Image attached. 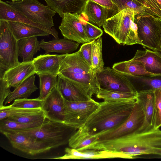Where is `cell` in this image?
<instances>
[{"label":"cell","mask_w":161,"mask_h":161,"mask_svg":"<svg viewBox=\"0 0 161 161\" xmlns=\"http://www.w3.org/2000/svg\"><path fill=\"white\" fill-rule=\"evenodd\" d=\"M155 99L154 90H146L138 92L136 100L142 107L145 117L144 122L138 132L147 130L153 128Z\"/></svg>","instance_id":"19"},{"label":"cell","mask_w":161,"mask_h":161,"mask_svg":"<svg viewBox=\"0 0 161 161\" xmlns=\"http://www.w3.org/2000/svg\"><path fill=\"white\" fill-rule=\"evenodd\" d=\"M18 56L22 59V62L32 61L34 55L40 50V42L36 36L18 40Z\"/></svg>","instance_id":"28"},{"label":"cell","mask_w":161,"mask_h":161,"mask_svg":"<svg viewBox=\"0 0 161 161\" xmlns=\"http://www.w3.org/2000/svg\"><path fill=\"white\" fill-rule=\"evenodd\" d=\"M56 86L64 99L67 100L80 102L91 99L74 84L58 75Z\"/></svg>","instance_id":"25"},{"label":"cell","mask_w":161,"mask_h":161,"mask_svg":"<svg viewBox=\"0 0 161 161\" xmlns=\"http://www.w3.org/2000/svg\"><path fill=\"white\" fill-rule=\"evenodd\" d=\"M97 140L96 135H91L79 128L71 136L68 144L71 148L81 151Z\"/></svg>","instance_id":"30"},{"label":"cell","mask_w":161,"mask_h":161,"mask_svg":"<svg viewBox=\"0 0 161 161\" xmlns=\"http://www.w3.org/2000/svg\"><path fill=\"white\" fill-rule=\"evenodd\" d=\"M81 14L66 13L64 14L59 29L64 38L79 44L91 42L83 26Z\"/></svg>","instance_id":"11"},{"label":"cell","mask_w":161,"mask_h":161,"mask_svg":"<svg viewBox=\"0 0 161 161\" xmlns=\"http://www.w3.org/2000/svg\"><path fill=\"white\" fill-rule=\"evenodd\" d=\"M80 14L81 22L90 42L95 41L101 37L103 33L102 30L89 22L82 14Z\"/></svg>","instance_id":"38"},{"label":"cell","mask_w":161,"mask_h":161,"mask_svg":"<svg viewBox=\"0 0 161 161\" xmlns=\"http://www.w3.org/2000/svg\"><path fill=\"white\" fill-rule=\"evenodd\" d=\"M132 58L143 62L148 72L154 75H161V54L158 52L138 50Z\"/></svg>","instance_id":"20"},{"label":"cell","mask_w":161,"mask_h":161,"mask_svg":"<svg viewBox=\"0 0 161 161\" xmlns=\"http://www.w3.org/2000/svg\"><path fill=\"white\" fill-rule=\"evenodd\" d=\"M47 119L34 123L26 124L9 120L7 118L0 120V131L16 132L37 127L41 125Z\"/></svg>","instance_id":"31"},{"label":"cell","mask_w":161,"mask_h":161,"mask_svg":"<svg viewBox=\"0 0 161 161\" xmlns=\"http://www.w3.org/2000/svg\"><path fill=\"white\" fill-rule=\"evenodd\" d=\"M18 41L8 22L0 20V69L5 71L18 64Z\"/></svg>","instance_id":"8"},{"label":"cell","mask_w":161,"mask_h":161,"mask_svg":"<svg viewBox=\"0 0 161 161\" xmlns=\"http://www.w3.org/2000/svg\"><path fill=\"white\" fill-rule=\"evenodd\" d=\"M86 1V0H85ZM111 10L114 15V5L112 0H91Z\"/></svg>","instance_id":"44"},{"label":"cell","mask_w":161,"mask_h":161,"mask_svg":"<svg viewBox=\"0 0 161 161\" xmlns=\"http://www.w3.org/2000/svg\"><path fill=\"white\" fill-rule=\"evenodd\" d=\"M145 10V12L161 18V0H134Z\"/></svg>","instance_id":"37"},{"label":"cell","mask_w":161,"mask_h":161,"mask_svg":"<svg viewBox=\"0 0 161 161\" xmlns=\"http://www.w3.org/2000/svg\"><path fill=\"white\" fill-rule=\"evenodd\" d=\"M77 130L64 122L47 119L39 126L16 132L31 136L51 149L68 143Z\"/></svg>","instance_id":"5"},{"label":"cell","mask_w":161,"mask_h":161,"mask_svg":"<svg viewBox=\"0 0 161 161\" xmlns=\"http://www.w3.org/2000/svg\"><path fill=\"white\" fill-rule=\"evenodd\" d=\"M157 20L158 21L159 27H160V35L161 39H160V41L158 50V51H157V52H161V18H158L157 17Z\"/></svg>","instance_id":"46"},{"label":"cell","mask_w":161,"mask_h":161,"mask_svg":"<svg viewBox=\"0 0 161 161\" xmlns=\"http://www.w3.org/2000/svg\"><path fill=\"white\" fill-rule=\"evenodd\" d=\"M66 54L58 55L46 53L37 56L32 60L36 74H48L58 76L61 64Z\"/></svg>","instance_id":"16"},{"label":"cell","mask_w":161,"mask_h":161,"mask_svg":"<svg viewBox=\"0 0 161 161\" xmlns=\"http://www.w3.org/2000/svg\"><path fill=\"white\" fill-rule=\"evenodd\" d=\"M134 20L137 27L138 37L143 47L158 51L161 37L157 17L144 12L135 15Z\"/></svg>","instance_id":"7"},{"label":"cell","mask_w":161,"mask_h":161,"mask_svg":"<svg viewBox=\"0 0 161 161\" xmlns=\"http://www.w3.org/2000/svg\"><path fill=\"white\" fill-rule=\"evenodd\" d=\"M43 110L40 112L19 116H12L6 118L7 119L16 122L29 124L41 120L46 118Z\"/></svg>","instance_id":"41"},{"label":"cell","mask_w":161,"mask_h":161,"mask_svg":"<svg viewBox=\"0 0 161 161\" xmlns=\"http://www.w3.org/2000/svg\"><path fill=\"white\" fill-rule=\"evenodd\" d=\"M6 2L31 21L47 28L54 26L53 17L56 12L38 0Z\"/></svg>","instance_id":"6"},{"label":"cell","mask_w":161,"mask_h":161,"mask_svg":"<svg viewBox=\"0 0 161 161\" xmlns=\"http://www.w3.org/2000/svg\"><path fill=\"white\" fill-rule=\"evenodd\" d=\"M153 154L161 156V148H155L150 149L149 151V154Z\"/></svg>","instance_id":"45"},{"label":"cell","mask_w":161,"mask_h":161,"mask_svg":"<svg viewBox=\"0 0 161 161\" xmlns=\"http://www.w3.org/2000/svg\"><path fill=\"white\" fill-rule=\"evenodd\" d=\"M79 45V43L64 38L55 39L48 42L43 39L40 42L41 48L47 53L51 52L62 54L70 53L76 50Z\"/></svg>","instance_id":"21"},{"label":"cell","mask_w":161,"mask_h":161,"mask_svg":"<svg viewBox=\"0 0 161 161\" xmlns=\"http://www.w3.org/2000/svg\"><path fill=\"white\" fill-rule=\"evenodd\" d=\"M99 104V103L92 98L79 102L77 110L72 119L67 125L77 129H78L98 108Z\"/></svg>","instance_id":"22"},{"label":"cell","mask_w":161,"mask_h":161,"mask_svg":"<svg viewBox=\"0 0 161 161\" xmlns=\"http://www.w3.org/2000/svg\"><path fill=\"white\" fill-rule=\"evenodd\" d=\"M137 94L100 89L96 97L104 101H125L136 100Z\"/></svg>","instance_id":"32"},{"label":"cell","mask_w":161,"mask_h":161,"mask_svg":"<svg viewBox=\"0 0 161 161\" xmlns=\"http://www.w3.org/2000/svg\"><path fill=\"white\" fill-rule=\"evenodd\" d=\"M10 88L0 75V108L3 106L5 99L11 92Z\"/></svg>","instance_id":"43"},{"label":"cell","mask_w":161,"mask_h":161,"mask_svg":"<svg viewBox=\"0 0 161 161\" xmlns=\"http://www.w3.org/2000/svg\"><path fill=\"white\" fill-rule=\"evenodd\" d=\"M23 0H15L14 2H18L22 1Z\"/></svg>","instance_id":"47"},{"label":"cell","mask_w":161,"mask_h":161,"mask_svg":"<svg viewBox=\"0 0 161 161\" xmlns=\"http://www.w3.org/2000/svg\"><path fill=\"white\" fill-rule=\"evenodd\" d=\"M145 119L143 109L136 100L127 119L114 129L95 135L97 141L112 139L138 132L142 126Z\"/></svg>","instance_id":"9"},{"label":"cell","mask_w":161,"mask_h":161,"mask_svg":"<svg viewBox=\"0 0 161 161\" xmlns=\"http://www.w3.org/2000/svg\"><path fill=\"white\" fill-rule=\"evenodd\" d=\"M2 133L9 140L14 148L27 154L34 155L51 150L28 135L13 132H4Z\"/></svg>","instance_id":"12"},{"label":"cell","mask_w":161,"mask_h":161,"mask_svg":"<svg viewBox=\"0 0 161 161\" xmlns=\"http://www.w3.org/2000/svg\"><path fill=\"white\" fill-rule=\"evenodd\" d=\"M0 20L15 21L29 24L46 31L55 39L58 38V32L55 29L47 28L31 21L10 4L2 0H0Z\"/></svg>","instance_id":"15"},{"label":"cell","mask_w":161,"mask_h":161,"mask_svg":"<svg viewBox=\"0 0 161 161\" xmlns=\"http://www.w3.org/2000/svg\"><path fill=\"white\" fill-rule=\"evenodd\" d=\"M102 38L101 36L93 41L91 68L97 73L104 68V63L102 55Z\"/></svg>","instance_id":"33"},{"label":"cell","mask_w":161,"mask_h":161,"mask_svg":"<svg viewBox=\"0 0 161 161\" xmlns=\"http://www.w3.org/2000/svg\"><path fill=\"white\" fill-rule=\"evenodd\" d=\"M11 0V1H13V2H14V1H15V0Z\"/></svg>","instance_id":"48"},{"label":"cell","mask_w":161,"mask_h":161,"mask_svg":"<svg viewBox=\"0 0 161 161\" xmlns=\"http://www.w3.org/2000/svg\"><path fill=\"white\" fill-rule=\"evenodd\" d=\"M58 75L74 84L89 99L100 90L97 73L85 61L79 50L66 54Z\"/></svg>","instance_id":"3"},{"label":"cell","mask_w":161,"mask_h":161,"mask_svg":"<svg viewBox=\"0 0 161 161\" xmlns=\"http://www.w3.org/2000/svg\"><path fill=\"white\" fill-rule=\"evenodd\" d=\"M159 52V53L161 54V52Z\"/></svg>","instance_id":"49"},{"label":"cell","mask_w":161,"mask_h":161,"mask_svg":"<svg viewBox=\"0 0 161 161\" xmlns=\"http://www.w3.org/2000/svg\"><path fill=\"white\" fill-rule=\"evenodd\" d=\"M127 76L138 92L148 90L161 89V75Z\"/></svg>","instance_id":"29"},{"label":"cell","mask_w":161,"mask_h":161,"mask_svg":"<svg viewBox=\"0 0 161 161\" xmlns=\"http://www.w3.org/2000/svg\"><path fill=\"white\" fill-rule=\"evenodd\" d=\"M14 36L18 41L34 36H47L50 34L37 27L26 23L15 21H8Z\"/></svg>","instance_id":"26"},{"label":"cell","mask_w":161,"mask_h":161,"mask_svg":"<svg viewBox=\"0 0 161 161\" xmlns=\"http://www.w3.org/2000/svg\"><path fill=\"white\" fill-rule=\"evenodd\" d=\"M136 100L103 101L80 128L92 135L114 129L129 116Z\"/></svg>","instance_id":"2"},{"label":"cell","mask_w":161,"mask_h":161,"mask_svg":"<svg viewBox=\"0 0 161 161\" xmlns=\"http://www.w3.org/2000/svg\"><path fill=\"white\" fill-rule=\"evenodd\" d=\"M155 91V104L153 120V127L159 129L161 126V89Z\"/></svg>","instance_id":"40"},{"label":"cell","mask_w":161,"mask_h":161,"mask_svg":"<svg viewBox=\"0 0 161 161\" xmlns=\"http://www.w3.org/2000/svg\"><path fill=\"white\" fill-rule=\"evenodd\" d=\"M65 102L56 86L43 100L41 108L49 120L63 122V113Z\"/></svg>","instance_id":"13"},{"label":"cell","mask_w":161,"mask_h":161,"mask_svg":"<svg viewBox=\"0 0 161 161\" xmlns=\"http://www.w3.org/2000/svg\"><path fill=\"white\" fill-rule=\"evenodd\" d=\"M96 149L99 150L121 153L129 159L149 154L150 149L161 148V130L153 128L148 130L136 132L115 138L98 141Z\"/></svg>","instance_id":"1"},{"label":"cell","mask_w":161,"mask_h":161,"mask_svg":"<svg viewBox=\"0 0 161 161\" xmlns=\"http://www.w3.org/2000/svg\"><path fill=\"white\" fill-rule=\"evenodd\" d=\"M35 77L36 75H32L15 88L5 99L4 104L9 103L17 99L27 98L29 97L38 89L35 84Z\"/></svg>","instance_id":"27"},{"label":"cell","mask_w":161,"mask_h":161,"mask_svg":"<svg viewBox=\"0 0 161 161\" xmlns=\"http://www.w3.org/2000/svg\"><path fill=\"white\" fill-rule=\"evenodd\" d=\"M114 5V15L125 8L134 10L136 15L145 12L144 9L134 0H112Z\"/></svg>","instance_id":"36"},{"label":"cell","mask_w":161,"mask_h":161,"mask_svg":"<svg viewBox=\"0 0 161 161\" xmlns=\"http://www.w3.org/2000/svg\"><path fill=\"white\" fill-rule=\"evenodd\" d=\"M43 100L38 98L34 99L21 98L14 101L13 103L9 106L11 107L25 108H42Z\"/></svg>","instance_id":"39"},{"label":"cell","mask_w":161,"mask_h":161,"mask_svg":"<svg viewBox=\"0 0 161 161\" xmlns=\"http://www.w3.org/2000/svg\"><path fill=\"white\" fill-rule=\"evenodd\" d=\"M40 80V95L38 99L44 100L56 86L57 76L48 74L38 75Z\"/></svg>","instance_id":"34"},{"label":"cell","mask_w":161,"mask_h":161,"mask_svg":"<svg viewBox=\"0 0 161 161\" xmlns=\"http://www.w3.org/2000/svg\"><path fill=\"white\" fill-rule=\"evenodd\" d=\"M112 68L126 76H142L153 75L146 70L143 62L132 58L115 63Z\"/></svg>","instance_id":"24"},{"label":"cell","mask_w":161,"mask_h":161,"mask_svg":"<svg viewBox=\"0 0 161 161\" xmlns=\"http://www.w3.org/2000/svg\"><path fill=\"white\" fill-rule=\"evenodd\" d=\"M90 23L100 28L113 15L112 11L91 0H86L81 14Z\"/></svg>","instance_id":"18"},{"label":"cell","mask_w":161,"mask_h":161,"mask_svg":"<svg viewBox=\"0 0 161 161\" xmlns=\"http://www.w3.org/2000/svg\"><path fill=\"white\" fill-rule=\"evenodd\" d=\"M136 14L132 9L125 8L108 18L103 26L104 31L119 44L123 45L142 43L134 22Z\"/></svg>","instance_id":"4"},{"label":"cell","mask_w":161,"mask_h":161,"mask_svg":"<svg viewBox=\"0 0 161 161\" xmlns=\"http://www.w3.org/2000/svg\"><path fill=\"white\" fill-rule=\"evenodd\" d=\"M64 151L66 153L64 155L56 158V159H92L115 158L129 159L128 156L123 153L105 150H86L80 151L71 147H66Z\"/></svg>","instance_id":"17"},{"label":"cell","mask_w":161,"mask_h":161,"mask_svg":"<svg viewBox=\"0 0 161 161\" xmlns=\"http://www.w3.org/2000/svg\"><path fill=\"white\" fill-rule=\"evenodd\" d=\"M97 77L100 89L138 94L127 76L109 67L97 73Z\"/></svg>","instance_id":"10"},{"label":"cell","mask_w":161,"mask_h":161,"mask_svg":"<svg viewBox=\"0 0 161 161\" xmlns=\"http://www.w3.org/2000/svg\"><path fill=\"white\" fill-rule=\"evenodd\" d=\"M47 5L62 18L66 13L81 14L85 0H45Z\"/></svg>","instance_id":"23"},{"label":"cell","mask_w":161,"mask_h":161,"mask_svg":"<svg viewBox=\"0 0 161 161\" xmlns=\"http://www.w3.org/2000/svg\"><path fill=\"white\" fill-rule=\"evenodd\" d=\"M35 74L32 61L19 62L15 66L5 71L0 69V75L10 87L15 88L22 82Z\"/></svg>","instance_id":"14"},{"label":"cell","mask_w":161,"mask_h":161,"mask_svg":"<svg viewBox=\"0 0 161 161\" xmlns=\"http://www.w3.org/2000/svg\"><path fill=\"white\" fill-rule=\"evenodd\" d=\"M42 110L41 108H25L3 105L0 108V120L12 116H19L37 113Z\"/></svg>","instance_id":"35"},{"label":"cell","mask_w":161,"mask_h":161,"mask_svg":"<svg viewBox=\"0 0 161 161\" xmlns=\"http://www.w3.org/2000/svg\"><path fill=\"white\" fill-rule=\"evenodd\" d=\"M92 42L93 41L83 44L79 50L83 58L91 67Z\"/></svg>","instance_id":"42"}]
</instances>
